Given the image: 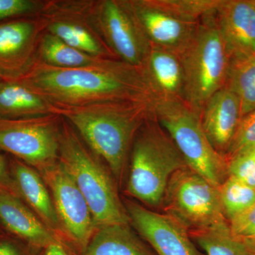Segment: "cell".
<instances>
[{
    "instance_id": "cell-1",
    "label": "cell",
    "mask_w": 255,
    "mask_h": 255,
    "mask_svg": "<svg viewBox=\"0 0 255 255\" xmlns=\"http://www.w3.org/2000/svg\"><path fill=\"white\" fill-rule=\"evenodd\" d=\"M12 81L57 105L131 102L152 105L155 100L143 68L114 58L100 66L78 68H58L34 58Z\"/></svg>"
},
{
    "instance_id": "cell-2",
    "label": "cell",
    "mask_w": 255,
    "mask_h": 255,
    "mask_svg": "<svg viewBox=\"0 0 255 255\" xmlns=\"http://www.w3.org/2000/svg\"><path fill=\"white\" fill-rule=\"evenodd\" d=\"M48 105L50 113L75 128L92 151L108 164L118 180L123 175L129 150L137 131L154 117L152 105L139 102Z\"/></svg>"
},
{
    "instance_id": "cell-3",
    "label": "cell",
    "mask_w": 255,
    "mask_h": 255,
    "mask_svg": "<svg viewBox=\"0 0 255 255\" xmlns=\"http://www.w3.org/2000/svg\"><path fill=\"white\" fill-rule=\"evenodd\" d=\"M98 157L84 145L73 127L61 118L58 160L85 197L96 228L130 224L113 179Z\"/></svg>"
},
{
    "instance_id": "cell-4",
    "label": "cell",
    "mask_w": 255,
    "mask_h": 255,
    "mask_svg": "<svg viewBox=\"0 0 255 255\" xmlns=\"http://www.w3.org/2000/svg\"><path fill=\"white\" fill-rule=\"evenodd\" d=\"M131 150L127 192L146 205H160L171 178L188 167L184 157L155 117L139 129Z\"/></svg>"
},
{
    "instance_id": "cell-5",
    "label": "cell",
    "mask_w": 255,
    "mask_h": 255,
    "mask_svg": "<svg viewBox=\"0 0 255 255\" xmlns=\"http://www.w3.org/2000/svg\"><path fill=\"white\" fill-rule=\"evenodd\" d=\"M215 13L201 18L192 39L179 55L184 75V101L199 114L208 100L224 88L231 59Z\"/></svg>"
},
{
    "instance_id": "cell-6",
    "label": "cell",
    "mask_w": 255,
    "mask_h": 255,
    "mask_svg": "<svg viewBox=\"0 0 255 255\" xmlns=\"http://www.w3.org/2000/svg\"><path fill=\"white\" fill-rule=\"evenodd\" d=\"M154 117L169 134L187 167L215 187L227 179L228 164L206 136L200 114L182 100H155Z\"/></svg>"
},
{
    "instance_id": "cell-7",
    "label": "cell",
    "mask_w": 255,
    "mask_h": 255,
    "mask_svg": "<svg viewBox=\"0 0 255 255\" xmlns=\"http://www.w3.org/2000/svg\"><path fill=\"white\" fill-rule=\"evenodd\" d=\"M167 214L189 232L228 221L223 214L219 188L189 167L178 171L168 183L163 201Z\"/></svg>"
},
{
    "instance_id": "cell-8",
    "label": "cell",
    "mask_w": 255,
    "mask_h": 255,
    "mask_svg": "<svg viewBox=\"0 0 255 255\" xmlns=\"http://www.w3.org/2000/svg\"><path fill=\"white\" fill-rule=\"evenodd\" d=\"M61 118L55 114L0 119V150L40 171L59 159Z\"/></svg>"
},
{
    "instance_id": "cell-9",
    "label": "cell",
    "mask_w": 255,
    "mask_h": 255,
    "mask_svg": "<svg viewBox=\"0 0 255 255\" xmlns=\"http://www.w3.org/2000/svg\"><path fill=\"white\" fill-rule=\"evenodd\" d=\"M41 173L51 191L60 226L65 231L70 248L81 255L97 230L90 207L59 160L43 169Z\"/></svg>"
},
{
    "instance_id": "cell-10",
    "label": "cell",
    "mask_w": 255,
    "mask_h": 255,
    "mask_svg": "<svg viewBox=\"0 0 255 255\" xmlns=\"http://www.w3.org/2000/svg\"><path fill=\"white\" fill-rule=\"evenodd\" d=\"M151 46L180 55L192 39L199 21L182 17L164 0L127 1Z\"/></svg>"
},
{
    "instance_id": "cell-11",
    "label": "cell",
    "mask_w": 255,
    "mask_h": 255,
    "mask_svg": "<svg viewBox=\"0 0 255 255\" xmlns=\"http://www.w3.org/2000/svg\"><path fill=\"white\" fill-rule=\"evenodd\" d=\"M97 12L102 33L119 58L132 66L143 68L151 45L127 1H101Z\"/></svg>"
},
{
    "instance_id": "cell-12",
    "label": "cell",
    "mask_w": 255,
    "mask_h": 255,
    "mask_svg": "<svg viewBox=\"0 0 255 255\" xmlns=\"http://www.w3.org/2000/svg\"><path fill=\"white\" fill-rule=\"evenodd\" d=\"M126 209L142 238L157 255H200L187 228L168 214H159L128 201Z\"/></svg>"
},
{
    "instance_id": "cell-13",
    "label": "cell",
    "mask_w": 255,
    "mask_h": 255,
    "mask_svg": "<svg viewBox=\"0 0 255 255\" xmlns=\"http://www.w3.org/2000/svg\"><path fill=\"white\" fill-rule=\"evenodd\" d=\"M38 26L23 18L0 23V78L4 81L19 78L34 59Z\"/></svg>"
},
{
    "instance_id": "cell-14",
    "label": "cell",
    "mask_w": 255,
    "mask_h": 255,
    "mask_svg": "<svg viewBox=\"0 0 255 255\" xmlns=\"http://www.w3.org/2000/svg\"><path fill=\"white\" fill-rule=\"evenodd\" d=\"M215 16L231 57L255 52V0H220Z\"/></svg>"
},
{
    "instance_id": "cell-15",
    "label": "cell",
    "mask_w": 255,
    "mask_h": 255,
    "mask_svg": "<svg viewBox=\"0 0 255 255\" xmlns=\"http://www.w3.org/2000/svg\"><path fill=\"white\" fill-rule=\"evenodd\" d=\"M0 223L10 236L37 250L61 242L21 198L0 193Z\"/></svg>"
},
{
    "instance_id": "cell-16",
    "label": "cell",
    "mask_w": 255,
    "mask_h": 255,
    "mask_svg": "<svg viewBox=\"0 0 255 255\" xmlns=\"http://www.w3.org/2000/svg\"><path fill=\"white\" fill-rule=\"evenodd\" d=\"M242 118L239 100L226 87L214 94L201 111V122L206 136L224 157Z\"/></svg>"
},
{
    "instance_id": "cell-17",
    "label": "cell",
    "mask_w": 255,
    "mask_h": 255,
    "mask_svg": "<svg viewBox=\"0 0 255 255\" xmlns=\"http://www.w3.org/2000/svg\"><path fill=\"white\" fill-rule=\"evenodd\" d=\"M143 70L155 100H184V75L179 55L151 46Z\"/></svg>"
},
{
    "instance_id": "cell-18",
    "label": "cell",
    "mask_w": 255,
    "mask_h": 255,
    "mask_svg": "<svg viewBox=\"0 0 255 255\" xmlns=\"http://www.w3.org/2000/svg\"><path fill=\"white\" fill-rule=\"evenodd\" d=\"M20 197L52 231L61 228L53 199L43 177L36 169L19 159L9 162Z\"/></svg>"
},
{
    "instance_id": "cell-19",
    "label": "cell",
    "mask_w": 255,
    "mask_h": 255,
    "mask_svg": "<svg viewBox=\"0 0 255 255\" xmlns=\"http://www.w3.org/2000/svg\"><path fill=\"white\" fill-rule=\"evenodd\" d=\"M129 225H111L96 230L81 255H155Z\"/></svg>"
},
{
    "instance_id": "cell-20",
    "label": "cell",
    "mask_w": 255,
    "mask_h": 255,
    "mask_svg": "<svg viewBox=\"0 0 255 255\" xmlns=\"http://www.w3.org/2000/svg\"><path fill=\"white\" fill-rule=\"evenodd\" d=\"M50 114L49 105L41 96L12 80L0 82V119L14 120Z\"/></svg>"
},
{
    "instance_id": "cell-21",
    "label": "cell",
    "mask_w": 255,
    "mask_h": 255,
    "mask_svg": "<svg viewBox=\"0 0 255 255\" xmlns=\"http://www.w3.org/2000/svg\"><path fill=\"white\" fill-rule=\"evenodd\" d=\"M225 87L238 97L243 117L255 110V52L231 57Z\"/></svg>"
},
{
    "instance_id": "cell-22",
    "label": "cell",
    "mask_w": 255,
    "mask_h": 255,
    "mask_svg": "<svg viewBox=\"0 0 255 255\" xmlns=\"http://www.w3.org/2000/svg\"><path fill=\"white\" fill-rule=\"evenodd\" d=\"M41 61L64 68L100 66L112 57L96 56L72 48L56 36L48 33L42 38L39 47Z\"/></svg>"
},
{
    "instance_id": "cell-23",
    "label": "cell",
    "mask_w": 255,
    "mask_h": 255,
    "mask_svg": "<svg viewBox=\"0 0 255 255\" xmlns=\"http://www.w3.org/2000/svg\"><path fill=\"white\" fill-rule=\"evenodd\" d=\"M189 233L206 255H254L243 241L233 236L228 221Z\"/></svg>"
},
{
    "instance_id": "cell-24",
    "label": "cell",
    "mask_w": 255,
    "mask_h": 255,
    "mask_svg": "<svg viewBox=\"0 0 255 255\" xmlns=\"http://www.w3.org/2000/svg\"><path fill=\"white\" fill-rule=\"evenodd\" d=\"M49 33L67 45L88 54L101 57H112L107 48L92 36L86 28L77 23L54 21L48 26Z\"/></svg>"
},
{
    "instance_id": "cell-25",
    "label": "cell",
    "mask_w": 255,
    "mask_h": 255,
    "mask_svg": "<svg viewBox=\"0 0 255 255\" xmlns=\"http://www.w3.org/2000/svg\"><path fill=\"white\" fill-rule=\"evenodd\" d=\"M223 214L228 222L255 203V189L228 176L219 188Z\"/></svg>"
},
{
    "instance_id": "cell-26",
    "label": "cell",
    "mask_w": 255,
    "mask_h": 255,
    "mask_svg": "<svg viewBox=\"0 0 255 255\" xmlns=\"http://www.w3.org/2000/svg\"><path fill=\"white\" fill-rule=\"evenodd\" d=\"M255 149V110L246 114L241 122L226 155V161Z\"/></svg>"
},
{
    "instance_id": "cell-27",
    "label": "cell",
    "mask_w": 255,
    "mask_h": 255,
    "mask_svg": "<svg viewBox=\"0 0 255 255\" xmlns=\"http://www.w3.org/2000/svg\"><path fill=\"white\" fill-rule=\"evenodd\" d=\"M228 174L255 189V149L228 159Z\"/></svg>"
},
{
    "instance_id": "cell-28",
    "label": "cell",
    "mask_w": 255,
    "mask_h": 255,
    "mask_svg": "<svg viewBox=\"0 0 255 255\" xmlns=\"http://www.w3.org/2000/svg\"><path fill=\"white\" fill-rule=\"evenodd\" d=\"M228 223L233 236L243 241L248 248L255 244V203Z\"/></svg>"
},
{
    "instance_id": "cell-29",
    "label": "cell",
    "mask_w": 255,
    "mask_h": 255,
    "mask_svg": "<svg viewBox=\"0 0 255 255\" xmlns=\"http://www.w3.org/2000/svg\"><path fill=\"white\" fill-rule=\"evenodd\" d=\"M36 8L35 1L30 0H0V21L29 14Z\"/></svg>"
},
{
    "instance_id": "cell-30",
    "label": "cell",
    "mask_w": 255,
    "mask_h": 255,
    "mask_svg": "<svg viewBox=\"0 0 255 255\" xmlns=\"http://www.w3.org/2000/svg\"><path fill=\"white\" fill-rule=\"evenodd\" d=\"M42 250H37L11 236L0 239V255H39Z\"/></svg>"
},
{
    "instance_id": "cell-31",
    "label": "cell",
    "mask_w": 255,
    "mask_h": 255,
    "mask_svg": "<svg viewBox=\"0 0 255 255\" xmlns=\"http://www.w3.org/2000/svg\"><path fill=\"white\" fill-rule=\"evenodd\" d=\"M0 193H9L20 197L18 188L11 174L9 162L0 153Z\"/></svg>"
},
{
    "instance_id": "cell-32",
    "label": "cell",
    "mask_w": 255,
    "mask_h": 255,
    "mask_svg": "<svg viewBox=\"0 0 255 255\" xmlns=\"http://www.w3.org/2000/svg\"><path fill=\"white\" fill-rule=\"evenodd\" d=\"M39 255H78L62 242L53 243L42 250Z\"/></svg>"
},
{
    "instance_id": "cell-33",
    "label": "cell",
    "mask_w": 255,
    "mask_h": 255,
    "mask_svg": "<svg viewBox=\"0 0 255 255\" xmlns=\"http://www.w3.org/2000/svg\"><path fill=\"white\" fill-rule=\"evenodd\" d=\"M5 236H6V231H4V228L0 223V239L5 237Z\"/></svg>"
},
{
    "instance_id": "cell-34",
    "label": "cell",
    "mask_w": 255,
    "mask_h": 255,
    "mask_svg": "<svg viewBox=\"0 0 255 255\" xmlns=\"http://www.w3.org/2000/svg\"><path fill=\"white\" fill-rule=\"evenodd\" d=\"M250 251L252 252V253L255 255V244L253 245V246H251V248H249Z\"/></svg>"
},
{
    "instance_id": "cell-35",
    "label": "cell",
    "mask_w": 255,
    "mask_h": 255,
    "mask_svg": "<svg viewBox=\"0 0 255 255\" xmlns=\"http://www.w3.org/2000/svg\"><path fill=\"white\" fill-rule=\"evenodd\" d=\"M3 81V80L2 79H1V78H0V82H1Z\"/></svg>"
}]
</instances>
